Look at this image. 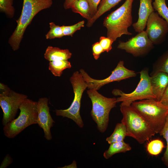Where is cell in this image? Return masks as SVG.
<instances>
[{
    "label": "cell",
    "instance_id": "obj_7",
    "mask_svg": "<svg viewBox=\"0 0 168 168\" xmlns=\"http://www.w3.org/2000/svg\"><path fill=\"white\" fill-rule=\"evenodd\" d=\"M70 80L74 93L73 100L68 109L56 110L55 112L56 115L70 119L79 127L82 128L84 124L80 113L81 102L83 92L87 87V85L80 72L78 71L73 73Z\"/></svg>",
    "mask_w": 168,
    "mask_h": 168
},
{
    "label": "cell",
    "instance_id": "obj_30",
    "mask_svg": "<svg viewBox=\"0 0 168 168\" xmlns=\"http://www.w3.org/2000/svg\"><path fill=\"white\" fill-rule=\"evenodd\" d=\"M92 49L93 55L96 60L98 59L100 54L105 52L99 42L94 43L92 45Z\"/></svg>",
    "mask_w": 168,
    "mask_h": 168
},
{
    "label": "cell",
    "instance_id": "obj_8",
    "mask_svg": "<svg viewBox=\"0 0 168 168\" xmlns=\"http://www.w3.org/2000/svg\"><path fill=\"white\" fill-rule=\"evenodd\" d=\"M140 74L139 82L136 88L131 92L126 93L119 89L113 90V94L115 96H120L116 98L117 103L121 102L122 104L131 105L133 102L138 100H156V97L152 91L148 69L147 68L142 69Z\"/></svg>",
    "mask_w": 168,
    "mask_h": 168
},
{
    "label": "cell",
    "instance_id": "obj_17",
    "mask_svg": "<svg viewBox=\"0 0 168 168\" xmlns=\"http://www.w3.org/2000/svg\"><path fill=\"white\" fill-rule=\"evenodd\" d=\"M122 0H101L98 5L97 11L95 15L88 21L86 26L88 27L92 26L99 17L105 12L110 10L117 5Z\"/></svg>",
    "mask_w": 168,
    "mask_h": 168
},
{
    "label": "cell",
    "instance_id": "obj_36",
    "mask_svg": "<svg viewBox=\"0 0 168 168\" xmlns=\"http://www.w3.org/2000/svg\"><path fill=\"white\" fill-rule=\"evenodd\" d=\"M77 167L76 163L75 161H74L71 165L68 166H66L62 168H76Z\"/></svg>",
    "mask_w": 168,
    "mask_h": 168
},
{
    "label": "cell",
    "instance_id": "obj_33",
    "mask_svg": "<svg viewBox=\"0 0 168 168\" xmlns=\"http://www.w3.org/2000/svg\"><path fill=\"white\" fill-rule=\"evenodd\" d=\"M160 101L162 103L168 105V85Z\"/></svg>",
    "mask_w": 168,
    "mask_h": 168
},
{
    "label": "cell",
    "instance_id": "obj_26",
    "mask_svg": "<svg viewBox=\"0 0 168 168\" xmlns=\"http://www.w3.org/2000/svg\"><path fill=\"white\" fill-rule=\"evenodd\" d=\"M13 0H0V11L4 12L9 18L12 17L14 14L13 6Z\"/></svg>",
    "mask_w": 168,
    "mask_h": 168
},
{
    "label": "cell",
    "instance_id": "obj_4",
    "mask_svg": "<svg viewBox=\"0 0 168 168\" xmlns=\"http://www.w3.org/2000/svg\"><path fill=\"white\" fill-rule=\"evenodd\" d=\"M149 124L156 133H160L168 115V105L154 99L135 101L131 104Z\"/></svg>",
    "mask_w": 168,
    "mask_h": 168
},
{
    "label": "cell",
    "instance_id": "obj_24",
    "mask_svg": "<svg viewBox=\"0 0 168 168\" xmlns=\"http://www.w3.org/2000/svg\"><path fill=\"white\" fill-rule=\"evenodd\" d=\"M164 147L163 142L156 139L150 141L147 146V150L150 155L157 156L161 152Z\"/></svg>",
    "mask_w": 168,
    "mask_h": 168
},
{
    "label": "cell",
    "instance_id": "obj_35",
    "mask_svg": "<svg viewBox=\"0 0 168 168\" xmlns=\"http://www.w3.org/2000/svg\"><path fill=\"white\" fill-rule=\"evenodd\" d=\"M0 93L7 91L10 89L7 86L2 83H0Z\"/></svg>",
    "mask_w": 168,
    "mask_h": 168
},
{
    "label": "cell",
    "instance_id": "obj_13",
    "mask_svg": "<svg viewBox=\"0 0 168 168\" xmlns=\"http://www.w3.org/2000/svg\"><path fill=\"white\" fill-rule=\"evenodd\" d=\"M48 99L46 97L40 98L37 101V124L44 132V137L48 140H51L52 136L50 129L54 121L52 119L48 105Z\"/></svg>",
    "mask_w": 168,
    "mask_h": 168
},
{
    "label": "cell",
    "instance_id": "obj_16",
    "mask_svg": "<svg viewBox=\"0 0 168 168\" xmlns=\"http://www.w3.org/2000/svg\"><path fill=\"white\" fill-rule=\"evenodd\" d=\"M72 54L68 49H61L58 48L48 46L44 55V58L49 61L68 60Z\"/></svg>",
    "mask_w": 168,
    "mask_h": 168
},
{
    "label": "cell",
    "instance_id": "obj_10",
    "mask_svg": "<svg viewBox=\"0 0 168 168\" xmlns=\"http://www.w3.org/2000/svg\"><path fill=\"white\" fill-rule=\"evenodd\" d=\"M27 98L26 95L11 89L0 93V105L3 113L2 123L3 126L15 119L20 105Z\"/></svg>",
    "mask_w": 168,
    "mask_h": 168
},
{
    "label": "cell",
    "instance_id": "obj_18",
    "mask_svg": "<svg viewBox=\"0 0 168 168\" xmlns=\"http://www.w3.org/2000/svg\"><path fill=\"white\" fill-rule=\"evenodd\" d=\"M130 145L124 141L114 142L110 144L109 148L103 154L104 157L108 159L116 153H124L131 150Z\"/></svg>",
    "mask_w": 168,
    "mask_h": 168
},
{
    "label": "cell",
    "instance_id": "obj_34",
    "mask_svg": "<svg viewBox=\"0 0 168 168\" xmlns=\"http://www.w3.org/2000/svg\"><path fill=\"white\" fill-rule=\"evenodd\" d=\"M77 0H65L63 7L65 9H67L71 8L72 5Z\"/></svg>",
    "mask_w": 168,
    "mask_h": 168
},
{
    "label": "cell",
    "instance_id": "obj_2",
    "mask_svg": "<svg viewBox=\"0 0 168 168\" xmlns=\"http://www.w3.org/2000/svg\"><path fill=\"white\" fill-rule=\"evenodd\" d=\"M120 107L123 115L121 122L125 126L127 136L133 138L142 144L155 135V131L131 105L121 104Z\"/></svg>",
    "mask_w": 168,
    "mask_h": 168
},
{
    "label": "cell",
    "instance_id": "obj_25",
    "mask_svg": "<svg viewBox=\"0 0 168 168\" xmlns=\"http://www.w3.org/2000/svg\"><path fill=\"white\" fill-rule=\"evenodd\" d=\"M49 24L50 29L45 35L46 39L60 38L64 36L61 26L52 22L49 23Z\"/></svg>",
    "mask_w": 168,
    "mask_h": 168
},
{
    "label": "cell",
    "instance_id": "obj_19",
    "mask_svg": "<svg viewBox=\"0 0 168 168\" xmlns=\"http://www.w3.org/2000/svg\"><path fill=\"white\" fill-rule=\"evenodd\" d=\"M71 8L73 12L79 14L87 21L91 19L90 5L87 0H77Z\"/></svg>",
    "mask_w": 168,
    "mask_h": 168
},
{
    "label": "cell",
    "instance_id": "obj_32",
    "mask_svg": "<svg viewBox=\"0 0 168 168\" xmlns=\"http://www.w3.org/2000/svg\"><path fill=\"white\" fill-rule=\"evenodd\" d=\"M13 159L9 155L7 154L4 158L0 166V168H7L13 161Z\"/></svg>",
    "mask_w": 168,
    "mask_h": 168
},
{
    "label": "cell",
    "instance_id": "obj_1",
    "mask_svg": "<svg viewBox=\"0 0 168 168\" xmlns=\"http://www.w3.org/2000/svg\"><path fill=\"white\" fill-rule=\"evenodd\" d=\"M133 0H126L119 8L112 12L103 21L107 29V37L114 42L123 35H131L128 28L133 24L132 5Z\"/></svg>",
    "mask_w": 168,
    "mask_h": 168
},
{
    "label": "cell",
    "instance_id": "obj_21",
    "mask_svg": "<svg viewBox=\"0 0 168 168\" xmlns=\"http://www.w3.org/2000/svg\"><path fill=\"white\" fill-rule=\"evenodd\" d=\"M71 67V64L68 60L53 61L49 62V69L55 76L60 77L64 70Z\"/></svg>",
    "mask_w": 168,
    "mask_h": 168
},
{
    "label": "cell",
    "instance_id": "obj_3",
    "mask_svg": "<svg viewBox=\"0 0 168 168\" xmlns=\"http://www.w3.org/2000/svg\"><path fill=\"white\" fill-rule=\"evenodd\" d=\"M52 3V0H23L21 12L16 21L17 26L8 40L13 50L19 49L25 30L35 15L50 7Z\"/></svg>",
    "mask_w": 168,
    "mask_h": 168
},
{
    "label": "cell",
    "instance_id": "obj_11",
    "mask_svg": "<svg viewBox=\"0 0 168 168\" xmlns=\"http://www.w3.org/2000/svg\"><path fill=\"white\" fill-rule=\"evenodd\" d=\"M145 31L138 33L126 42L119 41L117 48L124 50L135 57L144 56L154 48Z\"/></svg>",
    "mask_w": 168,
    "mask_h": 168
},
{
    "label": "cell",
    "instance_id": "obj_23",
    "mask_svg": "<svg viewBox=\"0 0 168 168\" xmlns=\"http://www.w3.org/2000/svg\"><path fill=\"white\" fill-rule=\"evenodd\" d=\"M152 4L154 10L168 24V8L166 0H154Z\"/></svg>",
    "mask_w": 168,
    "mask_h": 168
},
{
    "label": "cell",
    "instance_id": "obj_14",
    "mask_svg": "<svg viewBox=\"0 0 168 168\" xmlns=\"http://www.w3.org/2000/svg\"><path fill=\"white\" fill-rule=\"evenodd\" d=\"M152 1V0H140L138 19L132 25L136 32L139 33L144 30L149 16L155 11Z\"/></svg>",
    "mask_w": 168,
    "mask_h": 168
},
{
    "label": "cell",
    "instance_id": "obj_22",
    "mask_svg": "<svg viewBox=\"0 0 168 168\" xmlns=\"http://www.w3.org/2000/svg\"><path fill=\"white\" fill-rule=\"evenodd\" d=\"M159 72L168 74V50L160 56L154 63L150 75Z\"/></svg>",
    "mask_w": 168,
    "mask_h": 168
},
{
    "label": "cell",
    "instance_id": "obj_15",
    "mask_svg": "<svg viewBox=\"0 0 168 168\" xmlns=\"http://www.w3.org/2000/svg\"><path fill=\"white\" fill-rule=\"evenodd\" d=\"M150 80L156 100L160 101L168 85V74L162 72H157L151 76Z\"/></svg>",
    "mask_w": 168,
    "mask_h": 168
},
{
    "label": "cell",
    "instance_id": "obj_9",
    "mask_svg": "<svg viewBox=\"0 0 168 168\" xmlns=\"http://www.w3.org/2000/svg\"><path fill=\"white\" fill-rule=\"evenodd\" d=\"M79 72L87 83L88 88L96 90L110 83L119 82L123 80L135 77L137 75L134 71L128 69L124 66L123 61H120L118 63L110 76L103 79L97 80L91 78L82 69L80 70Z\"/></svg>",
    "mask_w": 168,
    "mask_h": 168
},
{
    "label": "cell",
    "instance_id": "obj_12",
    "mask_svg": "<svg viewBox=\"0 0 168 168\" xmlns=\"http://www.w3.org/2000/svg\"><path fill=\"white\" fill-rule=\"evenodd\" d=\"M146 26L145 31L153 44H159L164 42L168 33V24L157 12H154L150 14Z\"/></svg>",
    "mask_w": 168,
    "mask_h": 168
},
{
    "label": "cell",
    "instance_id": "obj_28",
    "mask_svg": "<svg viewBox=\"0 0 168 168\" xmlns=\"http://www.w3.org/2000/svg\"><path fill=\"white\" fill-rule=\"evenodd\" d=\"M84 21H82L73 25L61 26L64 36H72L75 32L84 26Z\"/></svg>",
    "mask_w": 168,
    "mask_h": 168
},
{
    "label": "cell",
    "instance_id": "obj_20",
    "mask_svg": "<svg viewBox=\"0 0 168 168\" xmlns=\"http://www.w3.org/2000/svg\"><path fill=\"white\" fill-rule=\"evenodd\" d=\"M127 136L126 128L125 125L121 122L117 123L113 133L106 138V141L109 144L124 141Z\"/></svg>",
    "mask_w": 168,
    "mask_h": 168
},
{
    "label": "cell",
    "instance_id": "obj_6",
    "mask_svg": "<svg viewBox=\"0 0 168 168\" xmlns=\"http://www.w3.org/2000/svg\"><path fill=\"white\" fill-rule=\"evenodd\" d=\"M87 93L92 104L91 115L98 129L103 133L108 126L110 111L116 106L117 99L105 97L94 89H89Z\"/></svg>",
    "mask_w": 168,
    "mask_h": 168
},
{
    "label": "cell",
    "instance_id": "obj_31",
    "mask_svg": "<svg viewBox=\"0 0 168 168\" xmlns=\"http://www.w3.org/2000/svg\"><path fill=\"white\" fill-rule=\"evenodd\" d=\"M90 5L91 18L96 14L98 5L101 0H87Z\"/></svg>",
    "mask_w": 168,
    "mask_h": 168
},
{
    "label": "cell",
    "instance_id": "obj_5",
    "mask_svg": "<svg viewBox=\"0 0 168 168\" xmlns=\"http://www.w3.org/2000/svg\"><path fill=\"white\" fill-rule=\"evenodd\" d=\"M37 102L27 98L21 104L18 117L4 126V133L7 138H15L28 126L37 124Z\"/></svg>",
    "mask_w": 168,
    "mask_h": 168
},
{
    "label": "cell",
    "instance_id": "obj_29",
    "mask_svg": "<svg viewBox=\"0 0 168 168\" xmlns=\"http://www.w3.org/2000/svg\"><path fill=\"white\" fill-rule=\"evenodd\" d=\"M99 42L105 52H108L112 48V44L114 42L107 37L101 36Z\"/></svg>",
    "mask_w": 168,
    "mask_h": 168
},
{
    "label": "cell",
    "instance_id": "obj_27",
    "mask_svg": "<svg viewBox=\"0 0 168 168\" xmlns=\"http://www.w3.org/2000/svg\"><path fill=\"white\" fill-rule=\"evenodd\" d=\"M159 134L163 136L166 142V149L161 158V160L164 164L168 167V115L166 117L164 127Z\"/></svg>",
    "mask_w": 168,
    "mask_h": 168
}]
</instances>
